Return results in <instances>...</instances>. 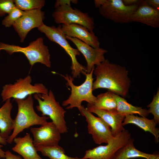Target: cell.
<instances>
[{
    "mask_svg": "<svg viewBox=\"0 0 159 159\" xmlns=\"http://www.w3.org/2000/svg\"><path fill=\"white\" fill-rule=\"evenodd\" d=\"M93 72L96 80L93 82V90L105 88L120 95L126 96L130 86L128 71L124 66L105 60L97 66Z\"/></svg>",
    "mask_w": 159,
    "mask_h": 159,
    "instance_id": "1",
    "label": "cell"
},
{
    "mask_svg": "<svg viewBox=\"0 0 159 159\" xmlns=\"http://www.w3.org/2000/svg\"><path fill=\"white\" fill-rule=\"evenodd\" d=\"M18 106V112L14 120L13 131L7 139V143L11 144L14 139L24 129L34 125H42L47 123L49 117L40 116L34 108V100L30 95L24 100L14 99Z\"/></svg>",
    "mask_w": 159,
    "mask_h": 159,
    "instance_id": "2",
    "label": "cell"
},
{
    "mask_svg": "<svg viewBox=\"0 0 159 159\" xmlns=\"http://www.w3.org/2000/svg\"><path fill=\"white\" fill-rule=\"evenodd\" d=\"M71 2L76 4L77 1H56L54 5L55 9L52 14L54 21L57 24H78L93 31L95 28L93 18L87 13L75 8L73 9L71 6Z\"/></svg>",
    "mask_w": 159,
    "mask_h": 159,
    "instance_id": "3",
    "label": "cell"
},
{
    "mask_svg": "<svg viewBox=\"0 0 159 159\" xmlns=\"http://www.w3.org/2000/svg\"><path fill=\"white\" fill-rule=\"evenodd\" d=\"M94 69H93L90 73L85 74V81L79 86L74 84V78L70 75L68 74L65 75H61L66 81V85L71 88L70 95L62 103L63 106H67L66 109H70L75 107L79 109L82 107L81 103L83 101L87 102L88 104L94 105L96 100V97L92 93L94 79L92 75Z\"/></svg>",
    "mask_w": 159,
    "mask_h": 159,
    "instance_id": "4",
    "label": "cell"
},
{
    "mask_svg": "<svg viewBox=\"0 0 159 159\" xmlns=\"http://www.w3.org/2000/svg\"><path fill=\"white\" fill-rule=\"evenodd\" d=\"M4 50L11 55L15 52H20L25 55L32 67L34 64L39 63L48 67H51L50 55L47 46L43 42V39L39 37L31 42L25 47L14 44L0 42V52Z\"/></svg>",
    "mask_w": 159,
    "mask_h": 159,
    "instance_id": "5",
    "label": "cell"
},
{
    "mask_svg": "<svg viewBox=\"0 0 159 159\" xmlns=\"http://www.w3.org/2000/svg\"><path fill=\"white\" fill-rule=\"evenodd\" d=\"M34 97L38 102L36 109L42 112V116H48L61 134L67 132L68 128L64 119L66 111L56 101L52 90H50L46 94H34Z\"/></svg>",
    "mask_w": 159,
    "mask_h": 159,
    "instance_id": "6",
    "label": "cell"
},
{
    "mask_svg": "<svg viewBox=\"0 0 159 159\" xmlns=\"http://www.w3.org/2000/svg\"><path fill=\"white\" fill-rule=\"evenodd\" d=\"M61 27V25L57 27L54 26H50L44 24L38 29L44 33L50 40L60 45L69 56L72 60L71 69L72 77L74 78L80 77L81 73L85 75L87 73L86 68L80 64L76 58L77 56L80 55V52L77 49L71 47L62 31Z\"/></svg>",
    "mask_w": 159,
    "mask_h": 159,
    "instance_id": "7",
    "label": "cell"
},
{
    "mask_svg": "<svg viewBox=\"0 0 159 159\" xmlns=\"http://www.w3.org/2000/svg\"><path fill=\"white\" fill-rule=\"evenodd\" d=\"M32 77L28 75L24 78L16 80L13 84L5 85L3 87L1 94L2 102L12 98L24 100L33 94L48 93L47 89L43 84L37 83L32 85Z\"/></svg>",
    "mask_w": 159,
    "mask_h": 159,
    "instance_id": "8",
    "label": "cell"
},
{
    "mask_svg": "<svg viewBox=\"0 0 159 159\" xmlns=\"http://www.w3.org/2000/svg\"><path fill=\"white\" fill-rule=\"evenodd\" d=\"M139 5L126 6L122 0H106L99 11L104 17L115 23H127L130 22L131 17Z\"/></svg>",
    "mask_w": 159,
    "mask_h": 159,
    "instance_id": "9",
    "label": "cell"
},
{
    "mask_svg": "<svg viewBox=\"0 0 159 159\" xmlns=\"http://www.w3.org/2000/svg\"><path fill=\"white\" fill-rule=\"evenodd\" d=\"M78 109L81 115L85 117L88 132L92 135L95 144H107L113 139L114 137L110 127L101 118L94 116L83 105Z\"/></svg>",
    "mask_w": 159,
    "mask_h": 159,
    "instance_id": "10",
    "label": "cell"
},
{
    "mask_svg": "<svg viewBox=\"0 0 159 159\" xmlns=\"http://www.w3.org/2000/svg\"><path fill=\"white\" fill-rule=\"evenodd\" d=\"M131 135L126 130L114 137L107 144L100 145L85 151V159H111L115 153L127 143Z\"/></svg>",
    "mask_w": 159,
    "mask_h": 159,
    "instance_id": "11",
    "label": "cell"
},
{
    "mask_svg": "<svg viewBox=\"0 0 159 159\" xmlns=\"http://www.w3.org/2000/svg\"><path fill=\"white\" fill-rule=\"evenodd\" d=\"M23 14L13 24V26L22 43L29 32L35 28L41 26L44 23V12L41 9L24 11Z\"/></svg>",
    "mask_w": 159,
    "mask_h": 159,
    "instance_id": "12",
    "label": "cell"
},
{
    "mask_svg": "<svg viewBox=\"0 0 159 159\" xmlns=\"http://www.w3.org/2000/svg\"><path fill=\"white\" fill-rule=\"evenodd\" d=\"M30 129L35 147L57 145L61 139V133L52 122H48L39 127H31Z\"/></svg>",
    "mask_w": 159,
    "mask_h": 159,
    "instance_id": "13",
    "label": "cell"
},
{
    "mask_svg": "<svg viewBox=\"0 0 159 159\" xmlns=\"http://www.w3.org/2000/svg\"><path fill=\"white\" fill-rule=\"evenodd\" d=\"M65 37L75 45L84 56L87 64V73H90L95 65H99L105 60L104 55L108 52L107 50L100 47L94 48L77 38Z\"/></svg>",
    "mask_w": 159,
    "mask_h": 159,
    "instance_id": "14",
    "label": "cell"
},
{
    "mask_svg": "<svg viewBox=\"0 0 159 159\" xmlns=\"http://www.w3.org/2000/svg\"><path fill=\"white\" fill-rule=\"evenodd\" d=\"M61 29L66 36L77 38L93 48L100 47L99 39L95 33L83 26L75 24H62Z\"/></svg>",
    "mask_w": 159,
    "mask_h": 159,
    "instance_id": "15",
    "label": "cell"
},
{
    "mask_svg": "<svg viewBox=\"0 0 159 159\" xmlns=\"http://www.w3.org/2000/svg\"><path fill=\"white\" fill-rule=\"evenodd\" d=\"M87 110L97 115L110 127L115 137L125 130L122 125L125 116L118 113L116 110L106 111L95 108L92 105L88 104Z\"/></svg>",
    "mask_w": 159,
    "mask_h": 159,
    "instance_id": "16",
    "label": "cell"
},
{
    "mask_svg": "<svg viewBox=\"0 0 159 159\" xmlns=\"http://www.w3.org/2000/svg\"><path fill=\"white\" fill-rule=\"evenodd\" d=\"M139 22L155 28L159 27V9L149 6L142 0L131 16L130 22Z\"/></svg>",
    "mask_w": 159,
    "mask_h": 159,
    "instance_id": "17",
    "label": "cell"
},
{
    "mask_svg": "<svg viewBox=\"0 0 159 159\" xmlns=\"http://www.w3.org/2000/svg\"><path fill=\"white\" fill-rule=\"evenodd\" d=\"M13 141L15 143L12 150L21 155L24 159H42L37 153L33 139L29 133L23 137H16Z\"/></svg>",
    "mask_w": 159,
    "mask_h": 159,
    "instance_id": "18",
    "label": "cell"
},
{
    "mask_svg": "<svg viewBox=\"0 0 159 159\" xmlns=\"http://www.w3.org/2000/svg\"><path fill=\"white\" fill-rule=\"evenodd\" d=\"M129 124H134L145 132H149L154 137L156 143L159 142V129L156 127L157 124L153 119H149L146 117H139L134 114L125 115L122 122L123 126Z\"/></svg>",
    "mask_w": 159,
    "mask_h": 159,
    "instance_id": "19",
    "label": "cell"
},
{
    "mask_svg": "<svg viewBox=\"0 0 159 159\" xmlns=\"http://www.w3.org/2000/svg\"><path fill=\"white\" fill-rule=\"evenodd\" d=\"M134 139L131 138L126 144L115 153L111 159H130L139 158L146 159H159V154L146 153L137 149L134 144Z\"/></svg>",
    "mask_w": 159,
    "mask_h": 159,
    "instance_id": "20",
    "label": "cell"
},
{
    "mask_svg": "<svg viewBox=\"0 0 159 159\" xmlns=\"http://www.w3.org/2000/svg\"><path fill=\"white\" fill-rule=\"evenodd\" d=\"M5 103L0 108V134L7 140L13 130L14 120L11 116L13 107L11 99L6 100Z\"/></svg>",
    "mask_w": 159,
    "mask_h": 159,
    "instance_id": "21",
    "label": "cell"
},
{
    "mask_svg": "<svg viewBox=\"0 0 159 159\" xmlns=\"http://www.w3.org/2000/svg\"><path fill=\"white\" fill-rule=\"evenodd\" d=\"M112 94L117 102L116 110L120 114L125 116L128 115L138 114L141 117H146L149 114L148 110L133 106L128 103L124 98L112 92Z\"/></svg>",
    "mask_w": 159,
    "mask_h": 159,
    "instance_id": "22",
    "label": "cell"
},
{
    "mask_svg": "<svg viewBox=\"0 0 159 159\" xmlns=\"http://www.w3.org/2000/svg\"><path fill=\"white\" fill-rule=\"evenodd\" d=\"M37 151L40 152L42 155L48 157L50 159H85L83 157H72L65 153L63 148L58 145L50 146H40L36 147Z\"/></svg>",
    "mask_w": 159,
    "mask_h": 159,
    "instance_id": "23",
    "label": "cell"
},
{
    "mask_svg": "<svg viewBox=\"0 0 159 159\" xmlns=\"http://www.w3.org/2000/svg\"><path fill=\"white\" fill-rule=\"evenodd\" d=\"M95 108L106 111L116 110V101L112 96V92L110 91L98 95L94 105Z\"/></svg>",
    "mask_w": 159,
    "mask_h": 159,
    "instance_id": "24",
    "label": "cell"
},
{
    "mask_svg": "<svg viewBox=\"0 0 159 159\" xmlns=\"http://www.w3.org/2000/svg\"><path fill=\"white\" fill-rule=\"evenodd\" d=\"M16 7L23 11L41 9L45 4L44 0H14Z\"/></svg>",
    "mask_w": 159,
    "mask_h": 159,
    "instance_id": "25",
    "label": "cell"
},
{
    "mask_svg": "<svg viewBox=\"0 0 159 159\" xmlns=\"http://www.w3.org/2000/svg\"><path fill=\"white\" fill-rule=\"evenodd\" d=\"M24 12L16 7L3 20L2 24L6 27H11L23 14Z\"/></svg>",
    "mask_w": 159,
    "mask_h": 159,
    "instance_id": "26",
    "label": "cell"
},
{
    "mask_svg": "<svg viewBox=\"0 0 159 159\" xmlns=\"http://www.w3.org/2000/svg\"><path fill=\"white\" fill-rule=\"evenodd\" d=\"M150 108L148 110L149 113L153 116V119L157 124H159V90L158 89L156 94L154 95L151 102L147 106Z\"/></svg>",
    "mask_w": 159,
    "mask_h": 159,
    "instance_id": "27",
    "label": "cell"
},
{
    "mask_svg": "<svg viewBox=\"0 0 159 159\" xmlns=\"http://www.w3.org/2000/svg\"><path fill=\"white\" fill-rule=\"evenodd\" d=\"M15 7L14 0H0V17L8 14Z\"/></svg>",
    "mask_w": 159,
    "mask_h": 159,
    "instance_id": "28",
    "label": "cell"
},
{
    "mask_svg": "<svg viewBox=\"0 0 159 159\" xmlns=\"http://www.w3.org/2000/svg\"><path fill=\"white\" fill-rule=\"evenodd\" d=\"M6 140L3 138L0 134V158H5V152L2 149L3 145L7 143Z\"/></svg>",
    "mask_w": 159,
    "mask_h": 159,
    "instance_id": "29",
    "label": "cell"
},
{
    "mask_svg": "<svg viewBox=\"0 0 159 159\" xmlns=\"http://www.w3.org/2000/svg\"><path fill=\"white\" fill-rule=\"evenodd\" d=\"M147 3L151 7L156 9H159V0H145Z\"/></svg>",
    "mask_w": 159,
    "mask_h": 159,
    "instance_id": "30",
    "label": "cell"
},
{
    "mask_svg": "<svg viewBox=\"0 0 159 159\" xmlns=\"http://www.w3.org/2000/svg\"><path fill=\"white\" fill-rule=\"evenodd\" d=\"M143 0H122L124 4L126 6H130L140 4Z\"/></svg>",
    "mask_w": 159,
    "mask_h": 159,
    "instance_id": "31",
    "label": "cell"
},
{
    "mask_svg": "<svg viewBox=\"0 0 159 159\" xmlns=\"http://www.w3.org/2000/svg\"><path fill=\"white\" fill-rule=\"evenodd\" d=\"M5 158L6 159H24L19 156L13 154L9 150L5 152Z\"/></svg>",
    "mask_w": 159,
    "mask_h": 159,
    "instance_id": "32",
    "label": "cell"
},
{
    "mask_svg": "<svg viewBox=\"0 0 159 159\" xmlns=\"http://www.w3.org/2000/svg\"><path fill=\"white\" fill-rule=\"evenodd\" d=\"M106 0H95L94 3L95 7L99 8L105 2Z\"/></svg>",
    "mask_w": 159,
    "mask_h": 159,
    "instance_id": "33",
    "label": "cell"
}]
</instances>
